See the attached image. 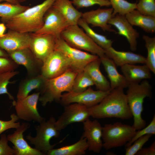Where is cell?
<instances>
[{
  "instance_id": "cell-15",
  "label": "cell",
  "mask_w": 155,
  "mask_h": 155,
  "mask_svg": "<svg viewBox=\"0 0 155 155\" xmlns=\"http://www.w3.org/2000/svg\"><path fill=\"white\" fill-rule=\"evenodd\" d=\"M42 27L34 33L50 34L58 38L62 31L70 25L62 15L52 7L46 13Z\"/></svg>"
},
{
  "instance_id": "cell-29",
  "label": "cell",
  "mask_w": 155,
  "mask_h": 155,
  "mask_svg": "<svg viewBox=\"0 0 155 155\" xmlns=\"http://www.w3.org/2000/svg\"><path fill=\"white\" fill-rule=\"evenodd\" d=\"M78 25L81 26L85 32L98 45L104 50L112 47L113 41L103 35L99 34L92 30L82 18L78 20Z\"/></svg>"
},
{
  "instance_id": "cell-35",
  "label": "cell",
  "mask_w": 155,
  "mask_h": 155,
  "mask_svg": "<svg viewBox=\"0 0 155 155\" xmlns=\"http://www.w3.org/2000/svg\"><path fill=\"white\" fill-rule=\"evenodd\" d=\"M152 135L147 134L143 135L136 140L130 146L126 147L125 155H134L142 148Z\"/></svg>"
},
{
  "instance_id": "cell-5",
  "label": "cell",
  "mask_w": 155,
  "mask_h": 155,
  "mask_svg": "<svg viewBox=\"0 0 155 155\" xmlns=\"http://www.w3.org/2000/svg\"><path fill=\"white\" fill-rule=\"evenodd\" d=\"M136 131L133 125L119 122L105 124L102 127L103 148L108 150L125 145Z\"/></svg>"
},
{
  "instance_id": "cell-21",
  "label": "cell",
  "mask_w": 155,
  "mask_h": 155,
  "mask_svg": "<svg viewBox=\"0 0 155 155\" xmlns=\"http://www.w3.org/2000/svg\"><path fill=\"white\" fill-rule=\"evenodd\" d=\"M48 79L41 74L33 76H27L20 82L17 94V99L24 98L32 90H36L40 94L43 91Z\"/></svg>"
},
{
  "instance_id": "cell-23",
  "label": "cell",
  "mask_w": 155,
  "mask_h": 155,
  "mask_svg": "<svg viewBox=\"0 0 155 155\" xmlns=\"http://www.w3.org/2000/svg\"><path fill=\"white\" fill-rule=\"evenodd\" d=\"M100 58L110 80V90L127 88L128 83L124 76L119 73L113 61L106 55Z\"/></svg>"
},
{
  "instance_id": "cell-6",
  "label": "cell",
  "mask_w": 155,
  "mask_h": 155,
  "mask_svg": "<svg viewBox=\"0 0 155 155\" xmlns=\"http://www.w3.org/2000/svg\"><path fill=\"white\" fill-rule=\"evenodd\" d=\"M61 37L71 46L90 52L99 58L105 56V51L96 44L78 25H69L61 32Z\"/></svg>"
},
{
  "instance_id": "cell-1",
  "label": "cell",
  "mask_w": 155,
  "mask_h": 155,
  "mask_svg": "<svg viewBox=\"0 0 155 155\" xmlns=\"http://www.w3.org/2000/svg\"><path fill=\"white\" fill-rule=\"evenodd\" d=\"M89 109L90 117L96 119L116 118L127 120L133 117L122 89L111 91L99 103Z\"/></svg>"
},
{
  "instance_id": "cell-39",
  "label": "cell",
  "mask_w": 155,
  "mask_h": 155,
  "mask_svg": "<svg viewBox=\"0 0 155 155\" xmlns=\"http://www.w3.org/2000/svg\"><path fill=\"white\" fill-rule=\"evenodd\" d=\"M9 121H4L0 119V135L4 131L9 129H17L20 125L19 122H16L19 118L16 115L13 113L10 116Z\"/></svg>"
},
{
  "instance_id": "cell-37",
  "label": "cell",
  "mask_w": 155,
  "mask_h": 155,
  "mask_svg": "<svg viewBox=\"0 0 155 155\" xmlns=\"http://www.w3.org/2000/svg\"><path fill=\"white\" fill-rule=\"evenodd\" d=\"M155 134V115L150 124L146 127L136 131L132 139L125 145L126 147L131 145L133 142L140 137L147 134Z\"/></svg>"
},
{
  "instance_id": "cell-31",
  "label": "cell",
  "mask_w": 155,
  "mask_h": 155,
  "mask_svg": "<svg viewBox=\"0 0 155 155\" xmlns=\"http://www.w3.org/2000/svg\"><path fill=\"white\" fill-rule=\"evenodd\" d=\"M88 74L84 70L78 72L74 79L71 91L75 92H82L94 85Z\"/></svg>"
},
{
  "instance_id": "cell-32",
  "label": "cell",
  "mask_w": 155,
  "mask_h": 155,
  "mask_svg": "<svg viewBox=\"0 0 155 155\" xmlns=\"http://www.w3.org/2000/svg\"><path fill=\"white\" fill-rule=\"evenodd\" d=\"M142 38L145 42V46L147 51L146 57L145 64L150 71L155 73V37H150L144 35Z\"/></svg>"
},
{
  "instance_id": "cell-42",
  "label": "cell",
  "mask_w": 155,
  "mask_h": 155,
  "mask_svg": "<svg viewBox=\"0 0 155 155\" xmlns=\"http://www.w3.org/2000/svg\"><path fill=\"white\" fill-rule=\"evenodd\" d=\"M136 155H155V142L154 141L148 148H142L136 154Z\"/></svg>"
},
{
  "instance_id": "cell-10",
  "label": "cell",
  "mask_w": 155,
  "mask_h": 155,
  "mask_svg": "<svg viewBox=\"0 0 155 155\" xmlns=\"http://www.w3.org/2000/svg\"><path fill=\"white\" fill-rule=\"evenodd\" d=\"M40 95L39 92L21 99H17L12 104L19 119L27 121H34L40 123L45 119L39 114L37 105Z\"/></svg>"
},
{
  "instance_id": "cell-45",
  "label": "cell",
  "mask_w": 155,
  "mask_h": 155,
  "mask_svg": "<svg viewBox=\"0 0 155 155\" xmlns=\"http://www.w3.org/2000/svg\"><path fill=\"white\" fill-rule=\"evenodd\" d=\"M3 1L14 4H20L18 0H0V3Z\"/></svg>"
},
{
  "instance_id": "cell-26",
  "label": "cell",
  "mask_w": 155,
  "mask_h": 155,
  "mask_svg": "<svg viewBox=\"0 0 155 155\" xmlns=\"http://www.w3.org/2000/svg\"><path fill=\"white\" fill-rule=\"evenodd\" d=\"M125 16L132 26L140 27L147 33H155V17L143 14L136 9L128 13Z\"/></svg>"
},
{
  "instance_id": "cell-9",
  "label": "cell",
  "mask_w": 155,
  "mask_h": 155,
  "mask_svg": "<svg viewBox=\"0 0 155 155\" xmlns=\"http://www.w3.org/2000/svg\"><path fill=\"white\" fill-rule=\"evenodd\" d=\"M110 91L94 90L90 87L82 92H75L70 91L63 94L60 101L65 106L77 103L89 108L99 103Z\"/></svg>"
},
{
  "instance_id": "cell-20",
  "label": "cell",
  "mask_w": 155,
  "mask_h": 155,
  "mask_svg": "<svg viewBox=\"0 0 155 155\" xmlns=\"http://www.w3.org/2000/svg\"><path fill=\"white\" fill-rule=\"evenodd\" d=\"M113 9L99 8L82 13L81 18L88 24L93 27H99L104 31L116 32L108 23L113 16Z\"/></svg>"
},
{
  "instance_id": "cell-12",
  "label": "cell",
  "mask_w": 155,
  "mask_h": 155,
  "mask_svg": "<svg viewBox=\"0 0 155 155\" xmlns=\"http://www.w3.org/2000/svg\"><path fill=\"white\" fill-rule=\"evenodd\" d=\"M71 68L70 63L61 52L55 50L43 62L41 74L48 80L58 76Z\"/></svg>"
},
{
  "instance_id": "cell-7",
  "label": "cell",
  "mask_w": 155,
  "mask_h": 155,
  "mask_svg": "<svg viewBox=\"0 0 155 155\" xmlns=\"http://www.w3.org/2000/svg\"><path fill=\"white\" fill-rule=\"evenodd\" d=\"M55 119L51 117L46 121L44 119L39 123L38 125L35 126L36 134L35 137H32L31 134L26 136L30 143L34 146V148L44 154L53 148L56 144H50L51 139L58 138L60 135V131L55 126Z\"/></svg>"
},
{
  "instance_id": "cell-3",
  "label": "cell",
  "mask_w": 155,
  "mask_h": 155,
  "mask_svg": "<svg viewBox=\"0 0 155 155\" xmlns=\"http://www.w3.org/2000/svg\"><path fill=\"white\" fill-rule=\"evenodd\" d=\"M126 94L128 104L133 118V126L136 130L141 129L146 125L142 118L143 103L146 97L152 96V87L147 80L140 83H129Z\"/></svg>"
},
{
  "instance_id": "cell-44",
  "label": "cell",
  "mask_w": 155,
  "mask_h": 155,
  "mask_svg": "<svg viewBox=\"0 0 155 155\" xmlns=\"http://www.w3.org/2000/svg\"><path fill=\"white\" fill-rule=\"evenodd\" d=\"M0 57H9L7 53L0 48Z\"/></svg>"
},
{
  "instance_id": "cell-16",
  "label": "cell",
  "mask_w": 155,
  "mask_h": 155,
  "mask_svg": "<svg viewBox=\"0 0 155 155\" xmlns=\"http://www.w3.org/2000/svg\"><path fill=\"white\" fill-rule=\"evenodd\" d=\"M83 124L84 132L81 137L86 139L89 150L99 153L103 148L102 127L97 120L92 121L89 119Z\"/></svg>"
},
{
  "instance_id": "cell-46",
  "label": "cell",
  "mask_w": 155,
  "mask_h": 155,
  "mask_svg": "<svg viewBox=\"0 0 155 155\" xmlns=\"http://www.w3.org/2000/svg\"><path fill=\"white\" fill-rule=\"evenodd\" d=\"M26 0H18L19 2L20 3L21 2H23Z\"/></svg>"
},
{
  "instance_id": "cell-34",
  "label": "cell",
  "mask_w": 155,
  "mask_h": 155,
  "mask_svg": "<svg viewBox=\"0 0 155 155\" xmlns=\"http://www.w3.org/2000/svg\"><path fill=\"white\" fill-rule=\"evenodd\" d=\"M19 73L18 71H13L5 73L0 74V95L6 94L8 96L9 98L12 100V104L16 100L13 96L8 91L7 86L9 84L13 83L15 82H11L9 80L13 77Z\"/></svg>"
},
{
  "instance_id": "cell-18",
  "label": "cell",
  "mask_w": 155,
  "mask_h": 155,
  "mask_svg": "<svg viewBox=\"0 0 155 155\" xmlns=\"http://www.w3.org/2000/svg\"><path fill=\"white\" fill-rule=\"evenodd\" d=\"M108 23L114 26L118 30L117 33L125 37L128 41L131 50H136L137 39L140 36L139 33L133 28L125 16L117 14L113 16Z\"/></svg>"
},
{
  "instance_id": "cell-24",
  "label": "cell",
  "mask_w": 155,
  "mask_h": 155,
  "mask_svg": "<svg viewBox=\"0 0 155 155\" xmlns=\"http://www.w3.org/2000/svg\"><path fill=\"white\" fill-rule=\"evenodd\" d=\"M123 75L128 83H139L142 80L152 78L151 71L146 65L127 64L121 67Z\"/></svg>"
},
{
  "instance_id": "cell-43",
  "label": "cell",
  "mask_w": 155,
  "mask_h": 155,
  "mask_svg": "<svg viewBox=\"0 0 155 155\" xmlns=\"http://www.w3.org/2000/svg\"><path fill=\"white\" fill-rule=\"evenodd\" d=\"M6 26L4 23L0 24V36H2L5 34Z\"/></svg>"
},
{
  "instance_id": "cell-19",
  "label": "cell",
  "mask_w": 155,
  "mask_h": 155,
  "mask_svg": "<svg viewBox=\"0 0 155 155\" xmlns=\"http://www.w3.org/2000/svg\"><path fill=\"white\" fill-rule=\"evenodd\" d=\"M30 39V33L9 30L7 33L0 36V48L7 53L29 47Z\"/></svg>"
},
{
  "instance_id": "cell-36",
  "label": "cell",
  "mask_w": 155,
  "mask_h": 155,
  "mask_svg": "<svg viewBox=\"0 0 155 155\" xmlns=\"http://www.w3.org/2000/svg\"><path fill=\"white\" fill-rule=\"evenodd\" d=\"M136 9L143 14L155 17V0H139Z\"/></svg>"
},
{
  "instance_id": "cell-40",
  "label": "cell",
  "mask_w": 155,
  "mask_h": 155,
  "mask_svg": "<svg viewBox=\"0 0 155 155\" xmlns=\"http://www.w3.org/2000/svg\"><path fill=\"white\" fill-rule=\"evenodd\" d=\"M18 66L9 57H0V74L14 71Z\"/></svg>"
},
{
  "instance_id": "cell-30",
  "label": "cell",
  "mask_w": 155,
  "mask_h": 155,
  "mask_svg": "<svg viewBox=\"0 0 155 155\" xmlns=\"http://www.w3.org/2000/svg\"><path fill=\"white\" fill-rule=\"evenodd\" d=\"M29 7L8 2L0 3V18L1 20L11 18L24 11Z\"/></svg>"
},
{
  "instance_id": "cell-28",
  "label": "cell",
  "mask_w": 155,
  "mask_h": 155,
  "mask_svg": "<svg viewBox=\"0 0 155 155\" xmlns=\"http://www.w3.org/2000/svg\"><path fill=\"white\" fill-rule=\"evenodd\" d=\"M86 139L81 137L79 141L70 145L53 149L47 153L48 155H83L88 149Z\"/></svg>"
},
{
  "instance_id": "cell-17",
  "label": "cell",
  "mask_w": 155,
  "mask_h": 155,
  "mask_svg": "<svg viewBox=\"0 0 155 155\" xmlns=\"http://www.w3.org/2000/svg\"><path fill=\"white\" fill-rule=\"evenodd\" d=\"M30 126L28 123H22L13 133L7 135V140L13 144L12 148L16 152V155H44L41 152L31 147L24 139L23 133Z\"/></svg>"
},
{
  "instance_id": "cell-22",
  "label": "cell",
  "mask_w": 155,
  "mask_h": 155,
  "mask_svg": "<svg viewBox=\"0 0 155 155\" xmlns=\"http://www.w3.org/2000/svg\"><path fill=\"white\" fill-rule=\"evenodd\" d=\"M105 51L106 56L112 59L118 66L121 67L127 64H145L146 63V57L140 54L130 52L118 51L112 47Z\"/></svg>"
},
{
  "instance_id": "cell-33",
  "label": "cell",
  "mask_w": 155,
  "mask_h": 155,
  "mask_svg": "<svg viewBox=\"0 0 155 155\" xmlns=\"http://www.w3.org/2000/svg\"><path fill=\"white\" fill-rule=\"evenodd\" d=\"M113 9V16L118 14L125 15L136 9V3H131L125 0H109Z\"/></svg>"
},
{
  "instance_id": "cell-27",
  "label": "cell",
  "mask_w": 155,
  "mask_h": 155,
  "mask_svg": "<svg viewBox=\"0 0 155 155\" xmlns=\"http://www.w3.org/2000/svg\"><path fill=\"white\" fill-rule=\"evenodd\" d=\"M52 7L62 15L70 25H78L82 17V13L76 9L69 0H55Z\"/></svg>"
},
{
  "instance_id": "cell-4",
  "label": "cell",
  "mask_w": 155,
  "mask_h": 155,
  "mask_svg": "<svg viewBox=\"0 0 155 155\" xmlns=\"http://www.w3.org/2000/svg\"><path fill=\"white\" fill-rule=\"evenodd\" d=\"M78 73L70 69L61 75L48 80L39 100L43 106L53 101H60L62 93L71 91L74 79Z\"/></svg>"
},
{
  "instance_id": "cell-38",
  "label": "cell",
  "mask_w": 155,
  "mask_h": 155,
  "mask_svg": "<svg viewBox=\"0 0 155 155\" xmlns=\"http://www.w3.org/2000/svg\"><path fill=\"white\" fill-rule=\"evenodd\" d=\"M73 4L77 8L88 7L98 5L100 7L111 6L109 0H72Z\"/></svg>"
},
{
  "instance_id": "cell-2",
  "label": "cell",
  "mask_w": 155,
  "mask_h": 155,
  "mask_svg": "<svg viewBox=\"0 0 155 155\" xmlns=\"http://www.w3.org/2000/svg\"><path fill=\"white\" fill-rule=\"evenodd\" d=\"M55 1L45 0L15 16L1 21L9 30L22 33H35L42 27L44 16Z\"/></svg>"
},
{
  "instance_id": "cell-25",
  "label": "cell",
  "mask_w": 155,
  "mask_h": 155,
  "mask_svg": "<svg viewBox=\"0 0 155 155\" xmlns=\"http://www.w3.org/2000/svg\"><path fill=\"white\" fill-rule=\"evenodd\" d=\"M101 64L100 59L99 57L88 64L83 70L90 76L97 90L110 91V82L100 71Z\"/></svg>"
},
{
  "instance_id": "cell-14",
  "label": "cell",
  "mask_w": 155,
  "mask_h": 155,
  "mask_svg": "<svg viewBox=\"0 0 155 155\" xmlns=\"http://www.w3.org/2000/svg\"><path fill=\"white\" fill-rule=\"evenodd\" d=\"M30 39L29 48L34 55L43 62L55 49L57 38L50 34L30 33Z\"/></svg>"
},
{
  "instance_id": "cell-13",
  "label": "cell",
  "mask_w": 155,
  "mask_h": 155,
  "mask_svg": "<svg viewBox=\"0 0 155 155\" xmlns=\"http://www.w3.org/2000/svg\"><path fill=\"white\" fill-rule=\"evenodd\" d=\"M9 57L15 63L24 66L27 71V76L41 74L43 62L37 58L29 47L7 53Z\"/></svg>"
},
{
  "instance_id": "cell-11",
  "label": "cell",
  "mask_w": 155,
  "mask_h": 155,
  "mask_svg": "<svg viewBox=\"0 0 155 155\" xmlns=\"http://www.w3.org/2000/svg\"><path fill=\"white\" fill-rule=\"evenodd\" d=\"M90 117L89 108L82 104L73 103L65 106L63 112L55 122L59 131L74 123L83 122Z\"/></svg>"
},
{
  "instance_id": "cell-41",
  "label": "cell",
  "mask_w": 155,
  "mask_h": 155,
  "mask_svg": "<svg viewBox=\"0 0 155 155\" xmlns=\"http://www.w3.org/2000/svg\"><path fill=\"white\" fill-rule=\"evenodd\" d=\"M7 136L5 134L1 135L0 139V155H16L13 148L9 146Z\"/></svg>"
},
{
  "instance_id": "cell-8",
  "label": "cell",
  "mask_w": 155,
  "mask_h": 155,
  "mask_svg": "<svg viewBox=\"0 0 155 155\" xmlns=\"http://www.w3.org/2000/svg\"><path fill=\"white\" fill-rule=\"evenodd\" d=\"M55 50L60 51L66 57L71 69L77 73L83 70L88 64L99 57L96 55L71 46L61 36L57 40Z\"/></svg>"
}]
</instances>
